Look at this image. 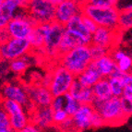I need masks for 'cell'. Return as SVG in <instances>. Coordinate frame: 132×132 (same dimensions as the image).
I'll list each match as a JSON object with an SVG mask.
<instances>
[{"instance_id":"3","label":"cell","mask_w":132,"mask_h":132,"mask_svg":"<svg viewBox=\"0 0 132 132\" xmlns=\"http://www.w3.org/2000/svg\"><path fill=\"white\" fill-rule=\"evenodd\" d=\"M82 14L94 20L98 27L118 29L119 9L117 7H98L90 3H82Z\"/></svg>"},{"instance_id":"35","label":"cell","mask_w":132,"mask_h":132,"mask_svg":"<svg viewBox=\"0 0 132 132\" xmlns=\"http://www.w3.org/2000/svg\"><path fill=\"white\" fill-rule=\"evenodd\" d=\"M104 121L102 116L95 110L94 114H93V120H92V128H99L102 127H104Z\"/></svg>"},{"instance_id":"12","label":"cell","mask_w":132,"mask_h":132,"mask_svg":"<svg viewBox=\"0 0 132 132\" xmlns=\"http://www.w3.org/2000/svg\"><path fill=\"white\" fill-rule=\"evenodd\" d=\"M121 32L117 30L105 28V27H98L96 31L93 34L92 44H99L102 46L112 50L113 48L117 47L118 40L120 39Z\"/></svg>"},{"instance_id":"26","label":"cell","mask_w":132,"mask_h":132,"mask_svg":"<svg viewBox=\"0 0 132 132\" xmlns=\"http://www.w3.org/2000/svg\"><path fill=\"white\" fill-rule=\"evenodd\" d=\"M27 55H23L21 57L16 58L9 61V69L12 72L16 74H22L27 70V68L30 66L28 59H27Z\"/></svg>"},{"instance_id":"37","label":"cell","mask_w":132,"mask_h":132,"mask_svg":"<svg viewBox=\"0 0 132 132\" xmlns=\"http://www.w3.org/2000/svg\"><path fill=\"white\" fill-rule=\"evenodd\" d=\"M58 129L60 130H75V128H74V124H73V120L72 117H69L64 123H62L61 125L58 127Z\"/></svg>"},{"instance_id":"11","label":"cell","mask_w":132,"mask_h":132,"mask_svg":"<svg viewBox=\"0 0 132 132\" xmlns=\"http://www.w3.org/2000/svg\"><path fill=\"white\" fill-rule=\"evenodd\" d=\"M82 13V2L80 0H63L55 6V20L66 25L75 16Z\"/></svg>"},{"instance_id":"20","label":"cell","mask_w":132,"mask_h":132,"mask_svg":"<svg viewBox=\"0 0 132 132\" xmlns=\"http://www.w3.org/2000/svg\"><path fill=\"white\" fill-rule=\"evenodd\" d=\"M50 23V22H49ZM49 23H42V24H36L33 29L32 32L29 36L28 40L32 51H43L44 44V36L47 31Z\"/></svg>"},{"instance_id":"39","label":"cell","mask_w":132,"mask_h":132,"mask_svg":"<svg viewBox=\"0 0 132 132\" xmlns=\"http://www.w3.org/2000/svg\"><path fill=\"white\" fill-rule=\"evenodd\" d=\"M40 130L41 129L38 128V126L36 125V124H34L33 122L30 121L26 125V127L23 128L22 131L23 132H36V131H40Z\"/></svg>"},{"instance_id":"5","label":"cell","mask_w":132,"mask_h":132,"mask_svg":"<svg viewBox=\"0 0 132 132\" xmlns=\"http://www.w3.org/2000/svg\"><path fill=\"white\" fill-rule=\"evenodd\" d=\"M35 26V21L29 16L26 7H23L16 13L4 30L9 37L28 39Z\"/></svg>"},{"instance_id":"43","label":"cell","mask_w":132,"mask_h":132,"mask_svg":"<svg viewBox=\"0 0 132 132\" xmlns=\"http://www.w3.org/2000/svg\"><path fill=\"white\" fill-rule=\"evenodd\" d=\"M1 31H2V29H0V42H1Z\"/></svg>"},{"instance_id":"23","label":"cell","mask_w":132,"mask_h":132,"mask_svg":"<svg viewBox=\"0 0 132 132\" xmlns=\"http://www.w3.org/2000/svg\"><path fill=\"white\" fill-rule=\"evenodd\" d=\"M124 73L117 68L110 77H108V81L110 84L113 96L122 97L125 89V81L123 79Z\"/></svg>"},{"instance_id":"40","label":"cell","mask_w":132,"mask_h":132,"mask_svg":"<svg viewBox=\"0 0 132 132\" xmlns=\"http://www.w3.org/2000/svg\"><path fill=\"white\" fill-rule=\"evenodd\" d=\"M49 1H50L51 3H53L54 5H55V6H56V5H58L59 3H61L63 0H49Z\"/></svg>"},{"instance_id":"7","label":"cell","mask_w":132,"mask_h":132,"mask_svg":"<svg viewBox=\"0 0 132 132\" xmlns=\"http://www.w3.org/2000/svg\"><path fill=\"white\" fill-rule=\"evenodd\" d=\"M0 104L9 114L12 131H22L31 121L30 114H28L25 107L18 102L0 97Z\"/></svg>"},{"instance_id":"22","label":"cell","mask_w":132,"mask_h":132,"mask_svg":"<svg viewBox=\"0 0 132 132\" xmlns=\"http://www.w3.org/2000/svg\"><path fill=\"white\" fill-rule=\"evenodd\" d=\"M93 93L94 95V99L100 100V101H104L113 96L112 90L108 78H101V79L92 87Z\"/></svg>"},{"instance_id":"4","label":"cell","mask_w":132,"mask_h":132,"mask_svg":"<svg viewBox=\"0 0 132 132\" xmlns=\"http://www.w3.org/2000/svg\"><path fill=\"white\" fill-rule=\"evenodd\" d=\"M75 79L76 76L73 73L58 63V65L52 68L51 73L47 77L45 86L49 88L53 96L64 95L69 92Z\"/></svg>"},{"instance_id":"6","label":"cell","mask_w":132,"mask_h":132,"mask_svg":"<svg viewBox=\"0 0 132 132\" xmlns=\"http://www.w3.org/2000/svg\"><path fill=\"white\" fill-rule=\"evenodd\" d=\"M31 44L28 39L9 37L0 42V60L11 61L31 53Z\"/></svg>"},{"instance_id":"13","label":"cell","mask_w":132,"mask_h":132,"mask_svg":"<svg viewBox=\"0 0 132 132\" xmlns=\"http://www.w3.org/2000/svg\"><path fill=\"white\" fill-rule=\"evenodd\" d=\"M95 109L92 104H81L77 112L73 114L72 120L76 131L92 128V120Z\"/></svg>"},{"instance_id":"38","label":"cell","mask_w":132,"mask_h":132,"mask_svg":"<svg viewBox=\"0 0 132 132\" xmlns=\"http://www.w3.org/2000/svg\"><path fill=\"white\" fill-rule=\"evenodd\" d=\"M122 96L132 101V82H128V83L126 84Z\"/></svg>"},{"instance_id":"1","label":"cell","mask_w":132,"mask_h":132,"mask_svg":"<svg viewBox=\"0 0 132 132\" xmlns=\"http://www.w3.org/2000/svg\"><path fill=\"white\" fill-rule=\"evenodd\" d=\"M92 104L95 110L102 116L104 125L108 127L121 126L128 119L122 109L121 97L112 96L104 101L94 99Z\"/></svg>"},{"instance_id":"29","label":"cell","mask_w":132,"mask_h":132,"mask_svg":"<svg viewBox=\"0 0 132 132\" xmlns=\"http://www.w3.org/2000/svg\"><path fill=\"white\" fill-rule=\"evenodd\" d=\"M12 131L9 114L0 104V132Z\"/></svg>"},{"instance_id":"42","label":"cell","mask_w":132,"mask_h":132,"mask_svg":"<svg viewBox=\"0 0 132 132\" xmlns=\"http://www.w3.org/2000/svg\"><path fill=\"white\" fill-rule=\"evenodd\" d=\"M3 2H4V0H0V7H1V6H2Z\"/></svg>"},{"instance_id":"15","label":"cell","mask_w":132,"mask_h":132,"mask_svg":"<svg viewBox=\"0 0 132 132\" xmlns=\"http://www.w3.org/2000/svg\"><path fill=\"white\" fill-rule=\"evenodd\" d=\"M30 100L34 105L49 106L52 103L54 96L49 88L44 84H35L27 87Z\"/></svg>"},{"instance_id":"31","label":"cell","mask_w":132,"mask_h":132,"mask_svg":"<svg viewBox=\"0 0 132 132\" xmlns=\"http://www.w3.org/2000/svg\"><path fill=\"white\" fill-rule=\"evenodd\" d=\"M69 117H70V116L66 112L65 109H60V110L54 111V114H53L54 127L58 128V127H59L62 123H64Z\"/></svg>"},{"instance_id":"34","label":"cell","mask_w":132,"mask_h":132,"mask_svg":"<svg viewBox=\"0 0 132 132\" xmlns=\"http://www.w3.org/2000/svg\"><path fill=\"white\" fill-rule=\"evenodd\" d=\"M121 104H122V109L123 112L125 113L126 117L129 118L132 117V101L125 97H121Z\"/></svg>"},{"instance_id":"33","label":"cell","mask_w":132,"mask_h":132,"mask_svg":"<svg viewBox=\"0 0 132 132\" xmlns=\"http://www.w3.org/2000/svg\"><path fill=\"white\" fill-rule=\"evenodd\" d=\"M50 106L53 108L54 111L60 110V109H64V106H65V97H64V95L54 96Z\"/></svg>"},{"instance_id":"25","label":"cell","mask_w":132,"mask_h":132,"mask_svg":"<svg viewBox=\"0 0 132 132\" xmlns=\"http://www.w3.org/2000/svg\"><path fill=\"white\" fill-rule=\"evenodd\" d=\"M132 29V5L127 6L123 9H119L118 30L126 31Z\"/></svg>"},{"instance_id":"21","label":"cell","mask_w":132,"mask_h":132,"mask_svg":"<svg viewBox=\"0 0 132 132\" xmlns=\"http://www.w3.org/2000/svg\"><path fill=\"white\" fill-rule=\"evenodd\" d=\"M101 78L103 77L101 76V74L96 68V67L94 66L93 62H92L90 66L86 68L85 70L82 71L80 74H79L76 77V79L83 86L92 88Z\"/></svg>"},{"instance_id":"27","label":"cell","mask_w":132,"mask_h":132,"mask_svg":"<svg viewBox=\"0 0 132 132\" xmlns=\"http://www.w3.org/2000/svg\"><path fill=\"white\" fill-rule=\"evenodd\" d=\"M64 97H65L64 109L70 117H72L73 114L77 112V110L79 108V106H80L81 104L76 98H74L69 93H67L66 94H64Z\"/></svg>"},{"instance_id":"9","label":"cell","mask_w":132,"mask_h":132,"mask_svg":"<svg viewBox=\"0 0 132 132\" xmlns=\"http://www.w3.org/2000/svg\"><path fill=\"white\" fill-rule=\"evenodd\" d=\"M26 9L36 24L49 23L55 20V5L49 0H29Z\"/></svg>"},{"instance_id":"17","label":"cell","mask_w":132,"mask_h":132,"mask_svg":"<svg viewBox=\"0 0 132 132\" xmlns=\"http://www.w3.org/2000/svg\"><path fill=\"white\" fill-rule=\"evenodd\" d=\"M53 108L49 106H37L30 113L31 121L38 126L41 130L54 127Z\"/></svg>"},{"instance_id":"41","label":"cell","mask_w":132,"mask_h":132,"mask_svg":"<svg viewBox=\"0 0 132 132\" xmlns=\"http://www.w3.org/2000/svg\"><path fill=\"white\" fill-rule=\"evenodd\" d=\"M128 76H129V82H132V72L128 73Z\"/></svg>"},{"instance_id":"14","label":"cell","mask_w":132,"mask_h":132,"mask_svg":"<svg viewBox=\"0 0 132 132\" xmlns=\"http://www.w3.org/2000/svg\"><path fill=\"white\" fill-rule=\"evenodd\" d=\"M29 0H4L0 7V29H5L20 9L27 7Z\"/></svg>"},{"instance_id":"16","label":"cell","mask_w":132,"mask_h":132,"mask_svg":"<svg viewBox=\"0 0 132 132\" xmlns=\"http://www.w3.org/2000/svg\"><path fill=\"white\" fill-rule=\"evenodd\" d=\"M81 14L75 16L73 19H71L65 25L67 31L69 32L73 33L78 38L81 40L83 44H88L90 45L92 44V40H93V33L89 31L87 27L84 24L83 20H82Z\"/></svg>"},{"instance_id":"36","label":"cell","mask_w":132,"mask_h":132,"mask_svg":"<svg viewBox=\"0 0 132 132\" xmlns=\"http://www.w3.org/2000/svg\"><path fill=\"white\" fill-rule=\"evenodd\" d=\"M81 17H82V20H83L85 26L87 27V29H88L89 31L93 34V32H94V31L97 30V28H98V25L95 23L94 20H92V19H90V17H88V16L82 14Z\"/></svg>"},{"instance_id":"32","label":"cell","mask_w":132,"mask_h":132,"mask_svg":"<svg viewBox=\"0 0 132 132\" xmlns=\"http://www.w3.org/2000/svg\"><path fill=\"white\" fill-rule=\"evenodd\" d=\"M119 0H85L83 3H90L98 7H117Z\"/></svg>"},{"instance_id":"10","label":"cell","mask_w":132,"mask_h":132,"mask_svg":"<svg viewBox=\"0 0 132 132\" xmlns=\"http://www.w3.org/2000/svg\"><path fill=\"white\" fill-rule=\"evenodd\" d=\"M0 97L18 102L19 104L24 106L27 112L31 113L36 107L30 100L27 87H24L20 83H14V82L5 83L0 90Z\"/></svg>"},{"instance_id":"28","label":"cell","mask_w":132,"mask_h":132,"mask_svg":"<svg viewBox=\"0 0 132 132\" xmlns=\"http://www.w3.org/2000/svg\"><path fill=\"white\" fill-rule=\"evenodd\" d=\"M117 66L119 70L123 73L132 72V55L126 53L119 60L117 61Z\"/></svg>"},{"instance_id":"30","label":"cell","mask_w":132,"mask_h":132,"mask_svg":"<svg viewBox=\"0 0 132 132\" xmlns=\"http://www.w3.org/2000/svg\"><path fill=\"white\" fill-rule=\"evenodd\" d=\"M90 55H92L93 60H97V59H99L100 57L104 56V55L109 54L111 50L110 49L106 48V47H104V46L99 45V44H90Z\"/></svg>"},{"instance_id":"2","label":"cell","mask_w":132,"mask_h":132,"mask_svg":"<svg viewBox=\"0 0 132 132\" xmlns=\"http://www.w3.org/2000/svg\"><path fill=\"white\" fill-rule=\"evenodd\" d=\"M58 63L69 70L77 77L79 74L85 70L93 62L90 51V45L81 44L71 49L67 53L60 55Z\"/></svg>"},{"instance_id":"8","label":"cell","mask_w":132,"mask_h":132,"mask_svg":"<svg viewBox=\"0 0 132 132\" xmlns=\"http://www.w3.org/2000/svg\"><path fill=\"white\" fill-rule=\"evenodd\" d=\"M65 31H66L65 25L61 24L59 22L54 20L49 23L47 31L45 32V36H44V44L43 48V52L44 53V55L55 59L58 58L59 56L58 49H59L62 38L64 36Z\"/></svg>"},{"instance_id":"19","label":"cell","mask_w":132,"mask_h":132,"mask_svg":"<svg viewBox=\"0 0 132 132\" xmlns=\"http://www.w3.org/2000/svg\"><path fill=\"white\" fill-rule=\"evenodd\" d=\"M93 62L103 78L110 77L117 69V62L114 61L110 53L100 57L99 59L93 60Z\"/></svg>"},{"instance_id":"18","label":"cell","mask_w":132,"mask_h":132,"mask_svg":"<svg viewBox=\"0 0 132 132\" xmlns=\"http://www.w3.org/2000/svg\"><path fill=\"white\" fill-rule=\"evenodd\" d=\"M68 93L74 98H76L80 104H93L94 100L93 89L90 87L83 86L77 79L72 83Z\"/></svg>"},{"instance_id":"24","label":"cell","mask_w":132,"mask_h":132,"mask_svg":"<svg viewBox=\"0 0 132 132\" xmlns=\"http://www.w3.org/2000/svg\"><path fill=\"white\" fill-rule=\"evenodd\" d=\"M81 44H83V43L81 42V40L79 39V38H78L76 35H74L73 33L69 32V31L66 30L64 33V36H63L61 43H60L59 49H58L59 56L61 55H63V54L68 52L71 49L81 45Z\"/></svg>"}]
</instances>
